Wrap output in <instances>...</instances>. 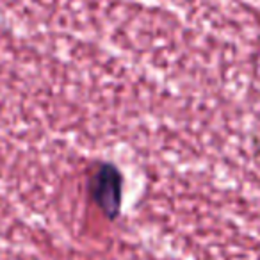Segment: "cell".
Listing matches in <instances>:
<instances>
[{"label":"cell","instance_id":"1","mask_svg":"<svg viewBox=\"0 0 260 260\" xmlns=\"http://www.w3.org/2000/svg\"><path fill=\"white\" fill-rule=\"evenodd\" d=\"M93 194L107 216H116L121 198V178L111 166H104L93 180Z\"/></svg>","mask_w":260,"mask_h":260}]
</instances>
